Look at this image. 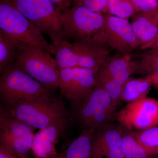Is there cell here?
I'll return each mask as SVG.
<instances>
[{"instance_id":"obj_1","label":"cell","mask_w":158,"mask_h":158,"mask_svg":"<svg viewBox=\"0 0 158 158\" xmlns=\"http://www.w3.org/2000/svg\"><path fill=\"white\" fill-rule=\"evenodd\" d=\"M104 15L73 6L60 16L63 40L106 47Z\"/></svg>"},{"instance_id":"obj_2","label":"cell","mask_w":158,"mask_h":158,"mask_svg":"<svg viewBox=\"0 0 158 158\" xmlns=\"http://www.w3.org/2000/svg\"><path fill=\"white\" fill-rule=\"evenodd\" d=\"M69 119L80 129L96 130L115 121L117 107L109 94L97 85L88 95L70 102Z\"/></svg>"},{"instance_id":"obj_3","label":"cell","mask_w":158,"mask_h":158,"mask_svg":"<svg viewBox=\"0 0 158 158\" xmlns=\"http://www.w3.org/2000/svg\"><path fill=\"white\" fill-rule=\"evenodd\" d=\"M0 77V99L4 106L21 101L49 98L54 91L12 64Z\"/></svg>"},{"instance_id":"obj_4","label":"cell","mask_w":158,"mask_h":158,"mask_svg":"<svg viewBox=\"0 0 158 158\" xmlns=\"http://www.w3.org/2000/svg\"><path fill=\"white\" fill-rule=\"evenodd\" d=\"M2 106L11 116L35 129H42L56 118L69 116L62 99L58 97L21 101L9 106Z\"/></svg>"},{"instance_id":"obj_5","label":"cell","mask_w":158,"mask_h":158,"mask_svg":"<svg viewBox=\"0 0 158 158\" xmlns=\"http://www.w3.org/2000/svg\"><path fill=\"white\" fill-rule=\"evenodd\" d=\"M13 64L54 92L59 88L60 69L56 60L45 50L21 43Z\"/></svg>"},{"instance_id":"obj_6","label":"cell","mask_w":158,"mask_h":158,"mask_svg":"<svg viewBox=\"0 0 158 158\" xmlns=\"http://www.w3.org/2000/svg\"><path fill=\"white\" fill-rule=\"evenodd\" d=\"M55 56L59 69L82 67L97 73L109 58L107 47L91 45L62 40L54 46Z\"/></svg>"},{"instance_id":"obj_7","label":"cell","mask_w":158,"mask_h":158,"mask_svg":"<svg viewBox=\"0 0 158 158\" xmlns=\"http://www.w3.org/2000/svg\"><path fill=\"white\" fill-rule=\"evenodd\" d=\"M0 30L20 42L40 48L55 56L53 45L46 40L42 32L9 0H0Z\"/></svg>"},{"instance_id":"obj_8","label":"cell","mask_w":158,"mask_h":158,"mask_svg":"<svg viewBox=\"0 0 158 158\" xmlns=\"http://www.w3.org/2000/svg\"><path fill=\"white\" fill-rule=\"evenodd\" d=\"M9 1L43 34L48 35L53 46L63 40L62 12L48 0Z\"/></svg>"},{"instance_id":"obj_9","label":"cell","mask_w":158,"mask_h":158,"mask_svg":"<svg viewBox=\"0 0 158 158\" xmlns=\"http://www.w3.org/2000/svg\"><path fill=\"white\" fill-rule=\"evenodd\" d=\"M23 122L13 117L0 106V146L19 158H28L34 141V131Z\"/></svg>"},{"instance_id":"obj_10","label":"cell","mask_w":158,"mask_h":158,"mask_svg":"<svg viewBox=\"0 0 158 158\" xmlns=\"http://www.w3.org/2000/svg\"><path fill=\"white\" fill-rule=\"evenodd\" d=\"M115 121L130 131H143L158 125V101L146 97L128 103L116 112Z\"/></svg>"},{"instance_id":"obj_11","label":"cell","mask_w":158,"mask_h":158,"mask_svg":"<svg viewBox=\"0 0 158 158\" xmlns=\"http://www.w3.org/2000/svg\"><path fill=\"white\" fill-rule=\"evenodd\" d=\"M94 71L82 67L60 69L59 87L62 95L70 102L77 101L88 95L97 85Z\"/></svg>"},{"instance_id":"obj_12","label":"cell","mask_w":158,"mask_h":158,"mask_svg":"<svg viewBox=\"0 0 158 158\" xmlns=\"http://www.w3.org/2000/svg\"><path fill=\"white\" fill-rule=\"evenodd\" d=\"M124 127L114 121L95 130L89 158H124Z\"/></svg>"},{"instance_id":"obj_13","label":"cell","mask_w":158,"mask_h":158,"mask_svg":"<svg viewBox=\"0 0 158 158\" xmlns=\"http://www.w3.org/2000/svg\"><path fill=\"white\" fill-rule=\"evenodd\" d=\"M104 15L107 45L122 54H128L142 45L128 20L110 13Z\"/></svg>"},{"instance_id":"obj_14","label":"cell","mask_w":158,"mask_h":158,"mask_svg":"<svg viewBox=\"0 0 158 158\" xmlns=\"http://www.w3.org/2000/svg\"><path fill=\"white\" fill-rule=\"evenodd\" d=\"M69 120L68 116L59 117L35 135L31 151L36 158H46L58 153L56 145Z\"/></svg>"},{"instance_id":"obj_15","label":"cell","mask_w":158,"mask_h":158,"mask_svg":"<svg viewBox=\"0 0 158 158\" xmlns=\"http://www.w3.org/2000/svg\"><path fill=\"white\" fill-rule=\"evenodd\" d=\"M132 17V27L142 45H154L158 36V9L137 13Z\"/></svg>"},{"instance_id":"obj_16","label":"cell","mask_w":158,"mask_h":158,"mask_svg":"<svg viewBox=\"0 0 158 158\" xmlns=\"http://www.w3.org/2000/svg\"><path fill=\"white\" fill-rule=\"evenodd\" d=\"M132 56L131 54H122L120 56L109 58L98 71L97 84L111 80L127 70L132 62Z\"/></svg>"},{"instance_id":"obj_17","label":"cell","mask_w":158,"mask_h":158,"mask_svg":"<svg viewBox=\"0 0 158 158\" xmlns=\"http://www.w3.org/2000/svg\"><path fill=\"white\" fill-rule=\"evenodd\" d=\"M152 85L149 76L140 78L130 77L123 87L122 101L129 103L147 97Z\"/></svg>"},{"instance_id":"obj_18","label":"cell","mask_w":158,"mask_h":158,"mask_svg":"<svg viewBox=\"0 0 158 158\" xmlns=\"http://www.w3.org/2000/svg\"><path fill=\"white\" fill-rule=\"evenodd\" d=\"M95 130L83 129L65 152L64 158H89Z\"/></svg>"},{"instance_id":"obj_19","label":"cell","mask_w":158,"mask_h":158,"mask_svg":"<svg viewBox=\"0 0 158 158\" xmlns=\"http://www.w3.org/2000/svg\"><path fill=\"white\" fill-rule=\"evenodd\" d=\"M21 43L0 30V73L15 62L19 54Z\"/></svg>"},{"instance_id":"obj_20","label":"cell","mask_w":158,"mask_h":158,"mask_svg":"<svg viewBox=\"0 0 158 158\" xmlns=\"http://www.w3.org/2000/svg\"><path fill=\"white\" fill-rule=\"evenodd\" d=\"M135 68V62L133 60L131 66L126 71L119 74L111 80L100 84H97L107 91L116 107L122 101L121 92L123 87L129 78L134 74Z\"/></svg>"},{"instance_id":"obj_21","label":"cell","mask_w":158,"mask_h":158,"mask_svg":"<svg viewBox=\"0 0 158 158\" xmlns=\"http://www.w3.org/2000/svg\"><path fill=\"white\" fill-rule=\"evenodd\" d=\"M135 62L134 74L144 77L158 75V48L142 54Z\"/></svg>"},{"instance_id":"obj_22","label":"cell","mask_w":158,"mask_h":158,"mask_svg":"<svg viewBox=\"0 0 158 158\" xmlns=\"http://www.w3.org/2000/svg\"><path fill=\"white\" fill-rule=\"evenodd\" d=\"M144 148L149 158L158 156V127L143 131H130Z\"/></svg>"},{"instance_id":"obj_23","label":"cell","mask_w":158,"mask_h":158,"mask_svg":"<svg viewBox=\"0 0 158 158\" xmlns=\"http://www.w3.org/2000/svg\"><path fill=\"white\" fill-rule=\"evenodd\" d=\"M123 150L124 158H149L144 148L126 129L123 137Z\"/></svg>"},{"instance_id":"obj_24","label":"cell","mask_w":158,"mask_h":158,"mask_svg":"<svg viewBox=\"0 0 158 158\" xmlns=\"http://www.w3.org/2000/svg\"><path fill=\"white\" fill-rule=\"evenodd\" d=\"M110 14L128 19L136 14L135 8L130 0H107Z\"/></svg>"},{"instance_id":"obj_25","label":"cell","mask_w":158,"mask_h":158,"mask_svg":"<svg viewBox=\"0 0 158 158\" xmlns=\"http://www.w3.org/2000/svg\"><path fill=\"white\" fill-rule=\"evenodd\" d=\"M73 6L81 7L102 14L108 12L107 0H71Z\"/></svg>"},{"instance_id":"obj_26","label":"cell","mask_w":158,"mask_h":158,"mask_svg":"<svg viewBox=\"0 0 158 158\" xmlns=\"http://www.w3.org/2000/svg\"><path fill=\"white\" fill-rule=\"evenodd\" d=\"M136 14L158 9V0H130Z\"/></svg>"},{"instance_id":"obj_27","label":"cell","mask_w":158,"mask_h":158,"mask_svg":"<svg viewBox=\"0 0 158 158\" xmlns=\"http://www.w3.org/2000/svg\"><path fill=\"white\" fill-rule=\"evenodd\" d=\"M62 13L69 10L72 6L71 0H48Z\"/></svg>"},{"instance_id":"obj_28","label":"cell","mask_w":158,"mask_h":158,"mask_svg":"<svg viewBox=\"0 0 158 158\" xmlns=\"http://www.w3.org/2000/svg\"><path fill=\"white\" fill-rule=\"evenodd\" d=\"M0 158H19L4 148L0 146Z\"/></svg>"},{"instance_id":"obj_29","label":"cell","mask_w":158,"mask_h":158,"mask_svg":"<svg viewBox=\"0 0 158 158\" xmlns=\"http://www.w3.org/2000/svg\"><path fill=\"white\" fill-rule=\"evenodd\" d=\"M64 157H65V152L64 151L62 152L58 153L57 154L46 158H64Z\"/></svg>"},{"instance_id":"obj_30","label":"cell","mask_w":158,"mask_h":158,"mask_svg":"<svg viewBox=\"0 0 158 158\" xmlns=\"http://www.w3.org/2000/svg\"><path fill=\"white\" fill-rule=\"evenodd\" d=\"M152 81V85H155L158 86V75L149 76Z\"/></svg>"},{"instance_id":"obj_31","label":"cell","mask_w":158,"mask_h":158,"mask_svg":"<svg viewBox=\"0 0 158 158\" xmlns=\"http://www.w3.org/2000/svg\"><path fill=\"white\" fill-rule=\"evenodd\" d=\"M157 43V44H158V36L157 37V41H156V43Z\"/></svg>"}]
</instances>
